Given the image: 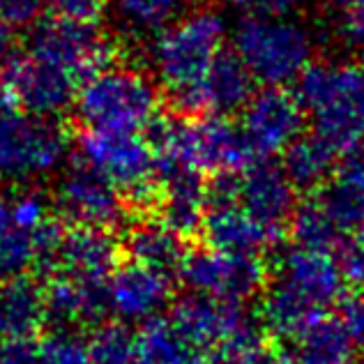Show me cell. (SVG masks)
<instances>
[{
  "instance_id": "6da1fadb",
  "label": "cell",
  "mask_w": 364,
  "mask_h": 364,
  "mask_svg": "<svg viewBox=\"0 0 364 364\" xmlns=\"http://www.w3.org/2000/svg\"><path fill=\"white\" fill-rule=\"evenodd\" d=\"M298 100L339 157L364 143V60L314 63L298 81Z\"/></svg>"
},
{
  "instance_id": "7a4b0ae2",
  "label": "cell",
  "mask_w": 364,
  "mask_h": 364,
  "mask_svg": "<svg viewBox=\"0 0 364 364\" xmlns=\"http://www.w3.org/2000/svg\"><path fill=\"white\" fill-rule=\"evenodd\" d=\"M226 21L215 9H196L150 44V63L155 79L180 111L187 109L210 67L224 53Z\"/></svg>"
},
{
  "instance_id": "3957f363",
  "label": "cell",
  "mask_w": 364,
  "mask_h": 364,
  "mask_svg": "<svg viewBox=\"0 0 364 364\" xmlns=\"http://www.w3.org/2000/svg\"><path fill=\"white\" fill-rule=\"evenodd\" d=\"M159 85L132 65H107L79 85L74 111L85 129L141 132L159 120Z\"/></svg>"
},
{
  "instance_id": "277c9868",
  "label": "cell",
  "mask_w": 364,
  "mask_h": 364,
  "mask_svg": "<svg viewBox=\"0 0 364 364\" xmlns=\"http://www.w3.org/2000/svg\"><path fill=\"white\" fill-rule=\"evenodd\" d=\"M70 136L58 118L33 116L0 95V185L28 187L60 171Z\"/></svg>"
},
{
  "instance_id": "5b68a950",
  "label": "cell",
  "mask_w": 364,
  "mask_h": 364,
  "mask_svg": "<svg viewBox=\"0 0 364 364\" xmlns=\"http://www.w3.org/2000/svg\"><path fill=\"white\" fill-rule=\"evenodd\" d=\"M235 53L256 81L282 88L314 65V35L289 16L247 14L233 33Z\"/></svg>"
},
{
  "instance_id": "8992f818",
  "label": "cell",
  "mask_w": 364,
  "mask_h": 364,
  "mask_svg": "<svg viewBox=\"0 0 364 364\" xmlns=\"http://www.w3.org/2000/svg\"><path fill=\"white\" fill-rule=\"evenodd\" d=\"M79 159L111 180L134 203H148L159 194L155 150L139 132L85 129L79 139Z\"/></svg>"
},
{
  "instance_id": "52a82bcc",
  "label": "cell",
  "mask_w": 364,
  "mask_h": 364,
  "mask_svg": "<svg viewBox=\"0 0 364 364\" xmlns=\"http://www.w3.org/2000/svg\"><path fill=\"white\" fill-rule=\"evenodd\" d=\"M178 282L189 293L245 304L265 289L267 270L261 256L231 254L205 245L187 254Z\"/></svg>"
},
{
  "instance_id": "ba28073f",
  "label": "cell",
  "mask_w": 364,
  "mask_h": 364,
  "mask_svg": "<svg viewBox=\"0 0 364 364\" xmlns=\"http://www.w3.org/2000/svg\"><path fill=\"white\" fill-rule=\"evenodd\" d=\"M31 53L60 67L83 83L90 74L111 65L113 46L95 21L55 16L42 21L31 33Z\"/></svg>"
},
{
  "instance_id": "9c48e42d",
  "label": "cell",
  "mask_w": 364,
  "mask_h": 364,
  "mask_svg": "<svg viewBox=\"0 0 364 364\" xmlns=\"http://www.w3.org/2000/svg\"><path fill=\"white\" fill-rule=\"evenodd\" d=\"M53 208L67 226L113 231L124 219L122 191L81 159L65 168L55 182Z\"/></svg>"
},
{
  "instance_id": "30bf717a",
  "label": "cell",
  "mask_w": 364,
  "mask_h": 364,
  "mask_svg": "<svg viewBox=\"0 0 364 364\" xmlns=\"http://www.w3.org/2000/svg\"><path fill=\"white\" fill-rule=\"evenodd\" d=\"M79 85L72 74L31 51L16 55L0 76L3 97L42 118H60L67 109H74Z\"/></svg>"
},
{
  "instance_id": "8fae6325",
  "label": "cell",
  "mask_w": 364,
  "mask_h": 364,
  "mask_svg": "<svg viewBox=\"0 0 364 364\" xmlns=\"http://www.w3.org/2000/svg\"><path fill=\"white\" fill-rule=\"evenodd\" d=\"M240 113V127L256 157L286 152L302 136L304 107L298 95L286 92L284 88L267 85L254 92V97Z\"/></svg>"
},
{
  "instance_id": "7c38bea8",
  "label": "cell",
  "mask_w": 364,
  "mask_h": 364,
  "mask_svg": "<svg viewBox=\"0 0 364 364\" xmlns=\"http://www.w3.org/2000/svg\"><path fill=\"white\" fill-rule=\"evenodd\" d=\"M274 279L284 282L304 298L330 311L337 302H343L346 293V272L332 252L293 245L279 256L274 265Z\"/></svg>"
},
{
  "instance_id": "4fadbf2b",
  "label": "cell",
  "mask_w": 364,
  "mask_h": 364,
  "mask_svg": "<svg viewBox=\"0 0 364 364\" xmlns=\"http://www.w3.org/2000/svg\"><path fill=\"white\" fill-rule=\"evenodd\" d=\"M109 302L124 323L150 321L173 304V277L129 258L111 274Z\"/></svg>"
},
{
  "instance_id": "5bb4252c",
  "label": "cell",
  "mask_w": 364,
  "mask_h": 364,
  "mask_svg": "<svg viewBox=\"0 0 364 364\" xmlns=\"http://www.w3.org/2000/svg\"><path fill=\"white\" fill-rule=\"evenodd\" d=\"M200 233L205 245L213 249L242 256H263L279 247L284 228L258 222L237 200H208Z\"/></svg>"
},
{
  "instance_id": "9a60e30c",
  "label": "cell",
  "mask_w": 364,
  "mask_h": 364,
  "mask_svg": "<svg viewBox=\"0 0 364 364\" xmlns=\"http://www.w3.org/2000/svg\"><path fill=\"white\" fill-rule=\"evenodd\" d=\"M111 311L109 282L60 274L46 282V325L51 330H95Z\"/></svg>"
},
{
  "instance_id": "2e32d148",
  "label": "cell",
  "mask_w": 364,
  "mask_h": 364,
  "mask_svg": "<svg viewBox=\"0 0 364 364\" xmlns=\"http://www.w3.org/2000/svg\"><path fill=\"white\" fill-rule=\"evenodd\" d=\"M237 203L258 222L284 228L295 213V185L286 171L267 161H254L237 173Z\"/></svg>"
},
{
  "instance_id": "e0dca14e",
  "label": "cell",
  "mask_w": 364,
  "mask_h": 364,
  "mask_svg": "<svg viewBox=\"0 0 364 364\" xmlns=\"http://www.w3.org/2000/svg\"><path fill=\"white\" fill-rule=\"evenodd\" d=\"M254 74L233 53H222L200 81L194 97L189 100L185 113H208V116H233L242 111L254 97Z\"/></svg>"
},
{
  "instance_id": "ac0fdd59",
  "label": "cell",
  "mask_w": 364,
  "mask_h": 364,
  "mask_svg": "<svg viewBox=\"0 0 364 364\" xmlns=\"http://www.w3.org/2000/svg\"><path fill=\"white\" fill-rule=\"evenodd\" d=\"M120 254L122 245L116 240L113 231L70 226L63 240L60 274L85 282H109L122 263Z\"/></svg>"
},
{
  "instance_id": "d6986e66",
  "label": "cell",
  "mask_w": 364,
  "mask_h": 364,
  "mask_svg": "<svg viewBox=\"0 0 364 364\" xmlns=\"http://www.w3.org/2000/svg\"><path fill=\"white\" fill-rule=\"evenodd\" d=\"M46 325V284L23 274L0 284V339H33Z\"/></svg>"
},
{
  "instance_id": "ffe728a7",
  "label": "cell",
  "mask_w": 364,
  "mask_h": 364,
  "mask_svg": "<svg viewBox=\"0 0 364 364\" xmlns=\"http://www.w3.org/2000/svg\"><path fill=\"white\" fill-rule=\"evenodd\" d=\"M185 0H109L111 28L129 44H152L182 16Z\"/></svg>"
},
{
  "instance_id": "44dd1931",
  "label": "cell",
  "mask_w": 364,
  "mask_h": 364,
  "mask_svg": "<svg viewBox=\"0 0 364 364\" xmlns=\"http://www.w3.org/2000/svg\"><path fill=\"white\" fill-rule=\"evenodd\" d=\"M124 252L132 261L155 267V270L178 279L189 249L185 247V237L176 233L168 224L161 219H150V222H141L129 228L127 237H124Z\"/></svg>"
},
{
  "instance_id": "7402d4cb",
  "label": "cell",
  "mask_w": 364,
  "mask_h": 364,
  "mask_svg": "<svg viewBox=\"0 0 364 364\" xmlns=\"http://www.w3.org/2000/svg\"><path fill=\"white\" fill-rule=\"evenodd\" d=\"M353 343L339 318L325 316L277 350V364H350Z\"/></svg>"
},
{
  "instance_id": "603a6c76",
  "label": "cell",
  "mask_w": 364,
  "mask_h": 364,
  "mask_svg": "<svg viewBox=\"0 0 364 364\" xmlns=\"http://www.w3.org/2000/svg\"><path fill=\"white\" fill-rule=\"evenodd\" d=\"M136 343L139 364H194L200 358L171 314L143 321L136 330Z\"/></svg>"
},
{
  "instance_id": "cb8c5ba5",
  "label": "cell",
  "mask_w": 364,
  "mask_h": 364,
  "mask_svg": "<svg viewBox=\"0 0 364 364\" xmlns=\"http://www.w3.org/2000/svg\"><path fill=\"white\" fill-rule=\"evenodd\" d=\"M337 152L311 134V136H300L284 152L282 168L295 189H321L337 164Z\"/></svg>"
},
{
  "instance_id": "d4e9b609",
  "label": "cell",
  "mask_w": 364,
  "mask_h": 364,
  "mask_svg": "<svg viewBox=\"0 0 364 364\" xmlns=\"http://www.w3.org/2000/svg\"><path fill=\"white\" fill-rule=\"evenodd\" d=\"M291 235L293 242L309 249H323V252H334L339 245L346 242V233L334 224V219L325 213L318 198H309L295 208L291 217Z\"/></svg>"
},
{
  "instance_id": "484cf974",
  "label": "cell",
  "mask_w": 364,
  "mask_h": 364,
  "mask_svg": "<svg viewBox=\"0 0 364 364\" xmlns=\"http://www.w3.org/2000/svg\"><path fill=\"white\" fill-rule=\"evenodd\" d=\"M88 346L92 364H139L136 332L120 318L97 325L90 332Z\"/></svg>"
},
{
  "instance_id": "4316f807",
  "label": "cell",
  "mask_w": 364,
  "mask_h": 364,
  "mask_svg": "<svg viewBox=\"0 0 364 364\" xmlns=\"http://www.w3.org/2000/svg\"><path fill=\"white\" fill-rule=\"evenodd\" d=\"M318 203L325 208L334 224L346 235H353L364 226V191L343 182L341 178L332 185H323L318 189Z\"/></svg>"
},
{
  "instance_id": "83f0119b",
  "label": "cell",
  "mask_w": 364,
  "mask_h": 364,
  "mask_svg": "<svg viewBox=\"0 0 364 364\" xmlns=\"http://www.w3.org/2000/svg\"><path fill=\"white\" fill-rule=\"evenodd\" d=\"M35 265V233L23 228H0V284L31 274Z\"/></svg>"
},
{
  "instance_id": "f1b7e54d",
  "label": "cell",
  "mask_w": 364,
  "mask_h": 364,
  "mask_svg": "<svg viewBox=\"0 0 364 364\" xmlns=\"http://www.w3.org/2000/svg\"><path fill=\"white\" fill-rule=\"evenodd\" d=\"M42 364H92L88 339L81 330H51L40 341Z\"/></svg>"
},
{
  "instance_id": "f546056e",
  "label": "cell",
  "mask_w": 364,
  "mask_h": 364,
  "mask_svg": "<svg viewBox=\"0 0 364 364\" xmlns=\"http://www.w3.org/2000/svg\"><path fill=\"white\" fill-rule=\"evenodd\" d=\"M46 0H0V18L21 31V28H33L42 23V16L46 12Z\"/></svg>"
},
{
  "instance_id": "4dcf8cb0",
  "label": "cell",
  "mask_w": 364,
  "mask_h": 364,
  "mask_svg": "<svg viewBox=\"0 0 364 364\" xmlns=\"http://www.w3.org/2000/svg\"><path fill=\"white\" fill-rule=\"evenodd\" d=\"M339 321L348 332V339L360 355H364V293L343 298Z\"/></svg>"
},
{
  "instance_id": "1f68e13d",
  "label": "cell",
  "mask_w": 364,
  "mask_h": 364,
  "mask_svg": "<svg viewBox=\"0 0 364 364\" xmlns=\"http://www.w3.org/2000/svg\"><path fill=\"white\" fill-rule=\"evenodd\" d=\"M341 267L350 284L364 289V226L358 228V231L343 242Z\"/></svg>"
},
{
  "instance_id": "d6a6232c",
  "label": "cell",
  "mask_w": 364,
  "mask_h": 364,
  "mask_svg": "<svg viewBox=\"0 0 364 364\" xmlns=\"http://www.w3.org/2000/svg\"><path fill=\"white\" fill-rule=\"evenodd\" d=\"M107 3L109 0H46L55 16L81 18V21H95L107 9Z\"/></svg>"
},
{
  "instance_id": "836d02e7",
  "label": "cell",
  "mask_w": 364,
  "mask_h": 364,
  "mask_svg": "<svg viewBox=\"0 0 364 364\" xmlns=\"http://www.w3.org/2000/svg\"><path fill=\"white\" fill-rule=\"evenodd\" d=\"M0 364H42L40 343L33 339H0Z\"/></svg>"
},
{
  "instance_id": "e575fe53",
  "label": "cell",
  "mask_w": 364,
  "mask_h": 364,
  "mask_svg": "<svg viewBox=\"0 0 364 364\" xmlns=\"http://www.w3.org/2000/svg\"><path fill=\"white\" fill-rule=\"evenodd\" d=\"M339 33L350 49L364 53V0H355L341 16Z\"/></svg>"
},
{
  "instance_id": "d590c367",
  "label": "cell",
  "mask_w": 364,
  "mask_h": 364,
  "mask_svg": "<svg viewBox=\"0 0 364 364\" xmlns=\"http://www.w3.org/2000/svg\"><path fill=\"white\" fill-rule=\"evenodd\" d=\"M247 14H267V16H289L309 0H231Z\"/></svg>"
},
{
  "instance_id": "8d00e7d4",
  "label": "cell",
  "mask_w": 364,
  "mask_h": 364,
  "mask_svg": "<svg viewBox=\"0 0 364 364\" xmlns=\"http://www.w3.org/2000/svg\"><path fill=\"white\" fill-rule=\"evenodd\" d=\"M339 178L343 182H348V185L364 191V143L358 146L355 150H350L348 155L343 157Z\"/></svg>"
},
{
  "instance_id": "74e56055",
  "label": "cell",
  "mask_w": 364,
  "mask_h": 364,
  "mask_svg": "<svg viewBox=\"0 0 364 364\" xmlns=\"http://www.w3.org/2000/svg\"><path fill=\"white\" fill-rule=\"evenodd\" d=\"M16 58V28L0 18V76Z\"/></svg>"
},
{
  "instance_id": "f35d334b",
  "label": "cell",
  "mask_w": 364,
  "mask_h": 364,
  "mask_svg": "<svg viewBox=\"0 0 364 364\" xmlns=\"http://www.w3.org/2000/svg\"><path fill=\"white\" fill-rule=\"evenodd\" d=\"M12 224V191H0V228Z\"/></svg>"
},
{
  "instance_id": "ab89813d",
  "label": "cell",
  "mask_w": 364,
  "mask_h": 364,
  "mask_svg": "<svg viewBox=\"0 0 364 364\" xmlns=\"http://www.w3.org/2000/svg\"><path fill=\"white\" fill-rule=\"evenodd\" d=\"M330 3H332V5H339V7H343V9H346L348 5H353V3H355V0H330Z\"/></svg>"
},
{
  "instance_id": "60d3db41",
  "label": "cell",
  "mask_w": 364,
  "mask_h": 364,
  "mask_svg": "<svg viewBox=\"0 0 364 364\" xmlns=\"http://www.w3.org/2000/svg\"><path fill=\"white\" fill-rule=\"evenodd\" d=\"M185 3H187V0H185ZM189 3H196V0H189Z\"/></svg>"
},
{
  "instance_id": "b9f144b4",
  "label": "cell",
  "mask_w": 364,
  "mask_h": 364,
  "mask_svg": "<svg viewBox=\"0 0 364 364\" xmlns=\"http://www.w3.org/2000/svg\"><path fill=\"white\" fill-rule=\"evenodd\" d=\"M360 364H364V362H360Z\"/></svg>"
}]
</instances>
